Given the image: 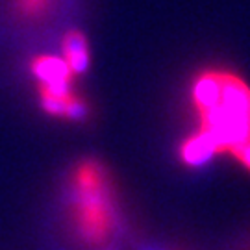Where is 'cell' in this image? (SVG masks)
Listing matches in <instances>:
<instances>
[{
  "instance_id": "cell-1",
  "label": "cell",
  "mask_w": 250,
  "mask_h": 250,
  "mask_svg": "<svg viewBox=\"0 0 250 250\" xmlns=\"http://www.w3.org/2000/svg\"><path fill=\"white\" fill-rule=\"evenodd\" d=\"M54 241L62 250H126L128 221L109 170L83 158L65 174L54 204Z\"/></svg>"
},
{
  "instance_id": "cell-2",
  "label": "cell",
  "mask_w": 250,
  "mask_h": 250,
  "mask_svg": "<svg viewBox=\"0 0 250 250\" xmlns=\"http://www.w3.org/2000/svg\"><path fill=\"white\" fill-rule=\"evenodd\" d=\"M191 102L198 132L184 141L180 158L200 167L217 154L233 156L250 143V87L228 71H204L193 80Z\"/></svg>"
},
{
  "instance_id": "cell-3",
  "label": "cell",
  "mask_w": 250,
  "mask_h": 250,
  "mask_svg": "<svg viewBox=\"0 0 250 250\" xmlns=\"http://www.w3.org/2000/svg\"><path fill=\"white\" fill-rule=\"evenodd\" d=\"M83 13L85 0H0V37L36 54L58 52Z\"/></svg>"
},
{
  "instance_id": "cell-4",
  "label": "cell",
  "mask_w": 250,
  "mask_h": 250,
  "mask_svg": "<svg viewBox=\"0 0 250 250\" xmlns=\"http://www.w3.org/2000/svg\"><path fill=\"white\" fill-rule=\"evenodd\" d=\"M58 52L63 58V62L67 63L72 76L74 74H83L87 71V67H89V48H87V41H85V36L80 32V28L72 30L63 37Z\"/></svg>"
},
{
  "instance_id": "cell-5",
  "label": "cell",
  "mask_w": 250,
  "mask_h": 250,
  "mask_svg": "<svg viewBox=\"0 0 250 250\" xmlns=\"http://www.w3.org/2000/svg\"><path fill=\"white\" fill-rule=\"evenodd\" d=\"M224 250H250V226L247 230L235 233Z\"/></svg>"
},
{
  "instance_id": "cell-6",
  "label": "cell",
  "mask_w": 250,
  "mask_h": 250,
  "mask_svg": "<svg viewBox=\"0 0 250 250\" xmlns=\"http://www.w3.org/2000/svg\"><path fill=\"white\" fill-rule=\"evenodd\" d=\"M134 250H188L186 247L172 245V243H161V241H143L137 243Z\"/></svg>"
},
{
  "instance_id": "cell-7",
  "label": "cell",
  "mask_w": 250,
  "mask_h": 250,
  "mask_svg": "<svg viewBox=\"0 0 250 250\" xmlns=\"http://www.w3.org/2000/svg\"><path fill=\"white\" fill-rule=\"evenodd\" d=\"M232 158L237 161L239 165H241L243 169L249 170V172H250V143H247L245 146H241L239 150L233 154Z\"/></svg>"
}]
</instances>
